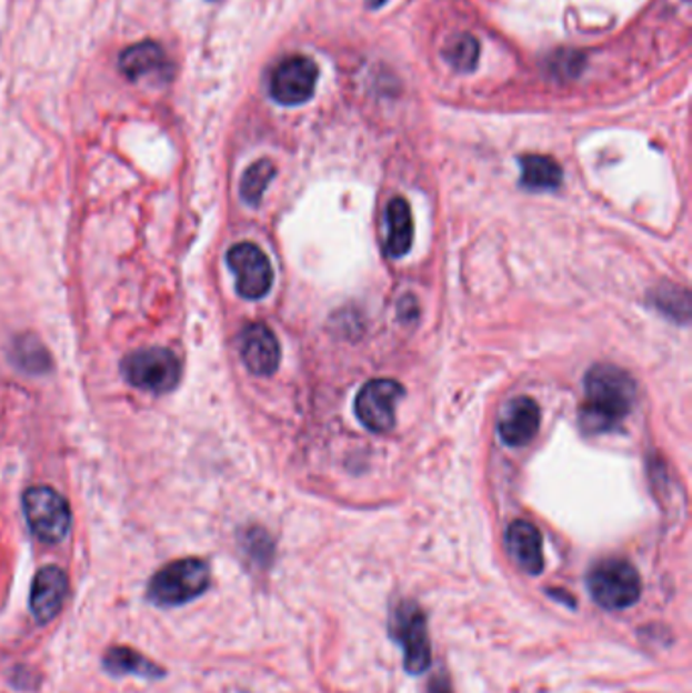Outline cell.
<instances>
[{
    "mask_svg": "<svg viewBox=\"0 0 692 693\" xmlns=\"http://www.w3.org/2000/svg\"><path fill=\"white\" fill-rule=\"evenodd\" d=\"M635 382L625 371L599 363L585 378V400L579 422L586 434H603L622 426L635 404Z\"/></svg>",
    "mask_w": 692,
    "mask_h": 693,
    "instance_id": "obj_1",
    "label": "cell"
},
{
    "mask_svg": "<svg viewBox=\"0 0 692 693\" xmlns=\"http://www.w3.org/2000/svg\"><path fill=\"white\" fill-rule=\"evenodd\" d=\"M505 543L512 560L520 570L530 576H539L544 570V554H542V535L539 528L530 521L517 520L510 523L505 532Z\"/></svg>",
    "mask_w": 692,
    "mask_h": 693,
    "instance_id": "obj_12",
    "label": "cell"
},
{
    "mask_svg": "<svg viewBox=\"0 0 692 693\" xmlns=\"http://www.w3.org/2000/svg\"><path fill=\"white\" fill-rule=\"evenodd\" d=\"M318 76V66L313 59L303 56L284 59L272 73L270 96L282 106L303 104L315 93Z\"/></svg>",
    "mask_w": 692,
    "mask_h": 693,
    "instance_id": "obj_9",
    "label": "cell"
},
{
    "mask_svg": "<svg viewBox=\"0 0 692 693\" xmlns=\"http://www.w3.org/2000/svg\"><path fill=\"white\" fill-rule=\"evenodd\" d=\"M120 71L130 81H139L144 76H151L157 71L164 70L167 58H164L163 47L157 41H142L137 46H130L120 53Z\"/></svg>",
    "mask_w": 692,
    "mask_h": 693,
    "instance_id": "obj_15",
    "label": "cell"
},
{
    "mask_svg": "<svg viewBox=\"0 0 692 693\" xmlns=\"http://www.w3.org/2000/svg\"><path fill=\"white\" fill-rule=\"evenodd\" d=\"M445 59L451 63L453 70L468 73L475 70L478 61H480V43L475 37L470 33H461L455 36L445 47Z\"/></svg>",
    "mask_w": 692,
    "mask_h": 693,
    "instance_id": "obj_20",
    "label": "cell"
},
{
    "mask_svg": "<svg viewBox=\"0 0 692 693\" xmlns=\"http://www.w3.org/2000/svg\"><path fill=\"white\" fill-rule=\"evenodd\" d=\"M539 428V404L532 398H517L505 408L498 432L508 446H524L536 436Z\"/></svg>",
    "mask_w": 692,
    "mask_h": 693,
    "instance_id": "obj_13",
    "label": "cell"
},
{
    "mask_svg": "<svg viewBox=\"0 0 692 693\" xmlns=\"http://www.w3.org/2000/svg\"><path fill=\"white\" fill-rule=\"evenodd\" d=\"M390 636L402 647L404 670L411 675H421L431 667V639L423 609L412 601H400L390 614Z\"/></svg>",
    "mask_w": 692,
    "mask_h": 693,
    "instance_id": "obj_4",
    "label": "cell"
},
{
    "mask_svg": "<svg viewBox=\"0 0 692 693\" xmlns=\"http://www.w3.org/2000/svg\"><path fill=\"white\" fill-rule=\"evenodd\" d=\"M274 173H277V169L269 159H262V161H257L248 167L247 173L242 177V183H240V195L248 205H259L260 199L264 195Z\"/></svg>",
    "mask_w": 692,
    "mask_h": 693,
    "instance_id": "obj_18",
    "label": "cell"
},
{
    "mask_svg": "<svg viewBox=\"0 0 692 693\" xmlns=\"http://www.w3.org/2000/svg\"><path fill=\"white\" fill-rule=\"evenodd\" d=\"M520 167H522V185L532 191H551L563 181V171L559 162L551 157L529 154L520 159Z\"/></svg>",
    "mask_w": 692,
    "mask_h": 693,
    "instance_id": "obj_17",
    "label": "cell"
},
{
    "mask_svg": "<svg viewBox=\"0 0 692 693\" xmlns=\"http://www.w3.org/2000/svg\"><path fill=\"white\" fill-rule=\"evenodd\" d=\"M240 358L254 375H272L281 363L279 339L264 323H250L240 333Z\"/></svg>",
    "mask_w": 692,
    "mask_h": 693,
    "instance_id": "obj_10",
    "label": "cell"
},
{
    "mask_svg": "<svg viewBox=\"0 0 692 693\" xmlns=\"http://www.w3.org/2000/svg\"><path fill=\"white\" fill-rule=\"evenodd\" d=\"M102 665L114 677L132 673L142 680H159L164 675V670H161L154 661L129 647L108 649L107 655L102 659Z\"/></svg>",
    "mask_w": 692,
    "mask_h": 693,
    "instance_id": "obj_16",
    "label": "cell"
},
{
    "mask_svg": "<svg viewBox=\"0 0 692 693\" xmlns=\"http://www.w3.org/2000/svg\"><path fill=\"white\" fill-rule=\"evenodd\" d=\"M12 359L19 368L29 373H41L49 370V355L33 335L17 337L12 345Z\"/></svg>",
    "mask_w": 692,
    "mask_h": 693,
    "instance_id": "obj_19",
    "label": "cell"
},
{
    "mask_svg": "<svg viewBox=\"0 0 692 693\" xmlns=\"http://www.w3.org/2000/svg\"><path fill=\"white\" fill-rule=\"evenodd\" d=\"M431 693H451V685L447 682L445 677H439L431 683Z\"/></svg>",
    "mask_w": 692,
    "mask_h": 693,
    "instance_id": "obj_22",
    "label": "cell"
},
{
    "mask_svg": "<svg viewBox=\"0 0 692 693\" xmlns=\"http://www.w3.org/2000/svg\"><path fill=\"white\" fill-rule=\"evenodd\" d=\"M212 584L208 562L183 558L161 568L149 582L147 596L157 606H179L195 601Z\"/></svg>",
    "mask_w": 692,
    "mask_h": 693,
    "instance_id": "obj_2",
    "label": "cell"
},
{
    "mask_svg": "<svg viewBox=\"0 0 692 693\" xmlns=\"http://www.w3.org/2000/svg\"><path fill=\"white\" fill-rule=\"evenodd\" d=\"M127 382L139 390L167 393L175 390L181 380V361L171 349L149 346L130 353L122 361Z\"/></svg>",
    "mask_w": 692,
    "mask_h": 693,
    "instance_id": "obj_5",
    "label": "cell"
},
{
    "mask_svg": "<svg viewBox=\"0 0 692 693\" xmlns=\"http://www.w3.org/2000/svg\"><path fill=\"white\" fill-rule=\"evenodd\" d=\"M247 548L250 554L254 555L257 560H269L270 543L267 540L264 532H250L247 535Z\"/></svg>",
    "mask_w": 692,
    "mask_h": 693,
    "instance_id": "obj_21",
    "label": "cell"
},
{
    "mask_svg": "<svg viewBox=\"0 0 692 693\" xmlns=\"http://www.w3.org/2000/svg\"><path fill=\"white\" fill-rule=\"evenodd\" d=\"M387 254L400 258L411 250L414 238L411 205L407 199L394 197L387 208Z\"/></svg>",
    "mask_w": 692,
    "mask_h": 693,
    "instance_id": "obj_14",
    "label": "cell"
},
{
    "mask_svg": "<svg viewBox=\"0 0 692 693\" xmlns=\"http://www.w3.org/2000/svg\"><path fill=\"white\" fill-rule=\"evenodd\" d=\"M586 590L601 609L623 611L640 601L642 580L628 560L610 558L589 570Z\"/></svg>",
    "mask_w": 692,
    "mask_h": 693,
    "instance_id": "obj_3",
    "label": "cell"
},
{
    "mask_svg": "<svg viewBox=\"0 0 692 693\" xmlns=\"http://www.w3.org/2000/svg\"><path fill=\"white\" fill-rule=\"evenodd\" d=\"M404 388L394 380H372L355 398V416L372 432H388L397 422L394 408L402 398Z\"/></svg>",
    "mask_w": 692,
    "mask_h": 693,
    "instance_id": "obj_8",
    "label": "cell"
},
{
    "mask_svg": "<svg viewBox=\"0 0 692 693\" xmlns=\"http://www.w3.org/2000/svg\"><path fill=\"white\" fill-rule=\"evenodd\" d=\"M68 576L61 568L46 566L37 572L29 599L37 623H51L58 616L68 596Z\"/></svg>",
    "mask_w": 692,
    "mask_h": 693,
    "instance_id": "obj_11",
    "label": "cell"
},
{
    "mask_svg": "<svg viewBox=\"0 0 692 693\" xmlns=\"http://www.w3.org/2000/svg\"><path fill=\"white\" fill-rule=\"evenodd\" d=\"M365 2H368V7H370V9H378V7H382V4L388 2V0H365Z\"/></svg>",
    "mask_w": 692,
    "mask_h": 693,
    "instance_id": "obj_23",
    "label": "cell"
},
{
    "mask_svg": "<svg viewBox=\"0 0 692 693\" xmlns=\"http://www.w3.org/2000/svg\"><path fill=\"white\" fill-rule=\"evenodd\" d=\"M23 513L29 530L41 542L59 543L70 533V505L51 486L37 485L27 489L23 495Z\"/></svg>",
    "mask_w": 692,
    "mask_h": 693,
    "instance_id": "obj_6",
    "label": "cell"
},
{
    "mask_svg": "<svg viewBox=\"0 0 692 693\" xmlns=\"http://www.w3.org/2000/svg\"><path fill=\"white\" fill-rule=\"evenodd\" d=\"M228 267L234 272L235 290L247 301L264 299L272 287V267L269 255L257 243L240 242L230 248L225 255Z\"/></svg>",
    "mask_w": 692,
    "mask_h": 693,
    "instance_id": "obj_7",
    "label": "cell"
}]
</instances>
